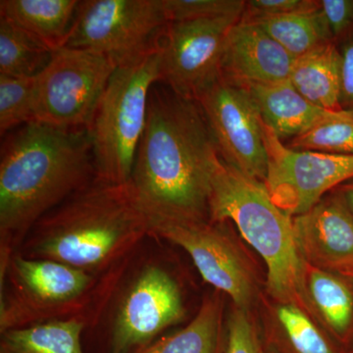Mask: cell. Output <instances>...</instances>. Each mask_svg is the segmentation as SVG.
<instances>
[{
  "label": "cell",
  "instance_id": "1",
  "mask_svg": "<svg viewBox=\"0 0 353 353\" xmlns=\"http://www.w3.org/2000/svg\"><path fill=\"white\" fill-rule=\"evenodd\" d=\"M155 85L130 182L150 218L209 220L214 139L196 101Z\"/></svg>",
  "mask_w": 353,
  "mask_h": 353
},
{
  "label": "cell",
  "instance_id": "2",
  "mask_svg": "<svg viewBox=\"0 0 353 353\" xmlns=\"http://www.w3.org/2000/svg\"><path fill=\"white\" fill-rule=\"evenodd\" d=\"M94 178L87 130L32 122L6 139L0 158L1 277L36 223Z\"/></svg>",
  "mask_w": 353,
  "mask_h": 353
},
{
  "label": "cell",
  "instance_id": "3",
  "mask_svg": "<svg viewBox=\"0 0 353 353\" xmlns=\"http://www.w3.org/2000/svg\"><path fill=\"white\" fill-rule=\"evenodd\" d=\"M150 218L131 182L94 178L36 223L20 255L90 273L122 259L150 234Z\"/></svg>",
  "mask_w": 353,
  "mask_h": 353
},
{
  "label": "cell",
  "instance_id": "4",
  "mask_svg": "<svg viewBox=\"0 0 353 353\" xmlns=\"http://www.w3.org/2000/svg\"><path fill=\"white\" fill-rule=\"evenodd\" d=\"M208 208L211 222H233L264 260L269 296L278 303L296 304L310 314L292 217L274 203L264 183L220 157L211 176Z\"/></svg>",
  "mask_w": 353,
  "mask_h": 353
},
{
  "label": "cell",
  "instance_id": "5",
  "mask_svg": "<svg viewBox=\"0 0 353 353\" xmlns=\"http://www.w3.org/2000/svg\"><path fill=\"white\" fill-rule=\"evenodd\" d=\"M159 83V50L115 69L88 129L95 178L131 181L134 159L148 119V99Z\"/></svg>",
  "mask_w": 353,
  "mask_h": 353
},
{
  "label": "cell",
  "instance_id": "6",
  "mask_svg": "<svg viewBox=\"0 0 353 353\" xmlns=\"http://www.w3.org/2000/svg\"><path fill=\"white\" fill-rule=\"evenodd\" d=\"M169 23L163 0L79 1L64 48L99 55L118 67L157 50Z\"/></svg>",
  "mask_w": 353,
  "mask_h": 353
},
{
  "label": "cell",
  "instance_id": "7",
  "mask_svg": "<svg viewBox=\"0 0 353 353\" xmlns=\"http://www.w3.org/2000/svg\"><path fill=\"white\" fill-rule=\"evenodd\" d=\"M116 68L110 60L87 51H53L50 63L34 78V122L88 131Z\"/></svg>",
  "mask_w": 353,
  "mask_h": 353
},
{
  "label": "cell",
  "instance_id": "8",
  "mask_svg": "<svg viewBox=\"0 0 353 353\" xmlns=\"http://www.w3.org/2000/svg\"><path fill=\"white\" fill-rule=\"evenodd\" d=\"M224 224L150 218V234L185 250L205 282L231 297L236 307L250 311L256 297V275L248 255Z\"/></svg>",
  "mask_w": 353,
  "mask_h": 353
},
{
  "label": "cell",
  "instance_id": "9",
  "mask_svg": "<svg viewBox=\"0 0 353 353\" xmlns=\"http://www.w3.org/2000/svg\"><path fill=\"white\" fill-rule=\"evenodd\" d=\"M243 16L170 22L159 46V83L196 101L219 80L227 34Z\"/></svg>",
  "mask_w": 353,
  "mask_h": 353
},
{
  "label": "cell",
  "instance_id": "10",
  "mask_svg": "<svg viewBox=\"0 0 353 353\" xmlns=\"http://www.w3.org/2000/svg\"><path fill=\"white\" fill-rule=\"evenodd\" d=\"M272 201L292 217L308 212L327 192L353 178V155L292 150L263 123Z\"/></svg>",
  "mask_w": 353,
  "mask_h": 353
},
{
  "label": "cell",
  "instance_id": "11",
  "mask_svg": "<svg viewBox=\"0 0 353 353\" xmlns=\"http://www.w3.org/2000/svg\"><path fill=\"white\" fill-rule=\"evenodd\" d=\"M196 102L221 158L245 175L264 183L268 157L263 122L245 85L220 77Z\"/></svg>",
  "mask_w": 353,
  "mask_h": 353
},
{
  "label": "cell",
  "instance_id": "12",
  "mask_svg": "<svg viewBox=\"0 0 353 353\" xmlns=\"http://www.w3.org/2000/svg\"><path fill=\"white\" fill-rule=\"evenodd\" d=\"M16 296L1 305V333L29 326L32 320L77 303L92 285L88 272L48 259L17 255L11 260Z\"/></svg>",
  "mask_w": 353,
  "mask_h": 353
},
{
  "label": "cell",
  "instance_id": "13",
  "mask_svg": "<svg viewBox=\"0 0 353 353\" xmlns=\"http://www.w3.org/2000/svg\"><path fill=\"white\" fill-rule=\"evenodd\" d=\"M182 294L176 281L159 267L150 266L121 304L114 323L111 353H134L157 334L183 321Z\"/></svg>",
  "mask_w": 353,
  "mask_h": 353
},
{
  "label": "cell",
  "instance_id": "14",
  "mask_svg": "<svg viewBox=\"0 0 353 353\" xmlns=\"http://www.w3.org/2000/svg\"><path fill=\"white\" fill-rule=\"evenodd\" d=\"M297 250L304 263L350 277L353 274V215L340 190L308 212L292 217Z\"/></svg>",
  "mask_w": 353,
  "mask_h": 353
},
{
  "label": "cell",
  "instance_id": "15",
  "mask_svg": "<svg viewBox=\"0 0 353 353\" xmlns=\"http://www.w3.org/2000/svg\"><path fill=\"white\" fill-rule=\"evenodd\" d=\"M294 60L261 28L241 19L228 32L221 78L240 85L289 80Z\"/></svg>",
  "mask_w": 353,
  "mask_h": 353
},
{
  "label": "cell",
  "instance_id": "16",
  "mask_svg": "<svg viewBox=\"0 0 353 353\" xmlns=\"http://www.w3.org/2000/svg\"><path fill=\"white\" fill-rule=\"evenodd\" d=\"M303 292L309 313L341 345L353 338V280L304 263Z\"/></svg>",
  "mask_w": 353,
  "mask_h": 353
},
{
  "label": "cell",
  "instance_id": "17",
  "mask_svg": "<svg viewBox=\"0 0 353 353\" xmlns=\"http://www.w3.org/2000/svg\"><path fill=\"white\" fill-rule=\"evenodd\" d=\"M243 85L252 95L262 122L281 141L301 136L329 111L304 99L289 80Z\"/></svg>",
  "mask_w": 353,
  "mask_h": 353
},
{
  "label": "cell",
  "instance_id": "18",
  "mask_svg": "<svg viewBox=\"0 0 353 353\" xmlns=\"http://www.w3.org/2000/svg\"><path fill=\"white\" fill-rule=\"evenodd\" d=\"M289 81L304 99L324 110H340L341 53L336 43L317 46L296 57Z\"/></svg>",
  "mask_w": 353,
  "mask_h": 353
},
{
  "label": "cell",
  "instance_id": "19",
  "mask_svg": "<svg viewBox=\"0 0 353 353\" xmlns=\"http://www.w3.org/2000/svg\"><path fill=\"white\" fill-rule=\"evenodd\" d=\"M78 4L77 0H1L0 17L55 51L66 44Z\"/></svg>",
  "mask_w": 353,
  "mask_h": 353
},
{
  "label": "cell",
  "instance_id": "20",
  "mask_svg": "<svg viewBox=\"0 0 353 353\" xmlns=\"http://www.w3.org/2000/svg\"><path fill=\"white\" fill-rule=\"evenodd\" d=\"M218 292L208 296L201 308L185 327L165 336L134 353H224V303Z\"/></svg>",
  "mask_w": 353,
  "mask_h": 353
},
{
  "label": "cell",
  "instance_id": "21",
  "mask_svg": "<svg viewBox=\"0 0 353 353\" xmlns=\"http://www.w3.org/2000/svg\"><path fill=\"white\" fill-rule=\"evenodd\" d=\"M85 324L76 319H53L1 333L0 353H83Z\"/></svg>",
  "mask_w": 353,
  "mask_h": 353
},
{
  "label": "cell",
  "instance_id": "22",
  "mask_svg": "<svg viewBox=\"0 0 353 353\" xmlns=\"http://www.w3.org/2000/svg\"><path fill=\"white\" fill-rule=\"evenodd\" d=\"M243 20L259 26L296 58L317 46L334 41L320 3L309 10Z\"/></svg>",
  "mask_w": 353,
  "mask_h": 353
},
{
  "label": "cell",
  "instance_id": "23",
  "mask_svg": "<svg viewBox=\"0 0 353 353\" xmlns=\"http://www.w3.org/2000/svg\"><path fill=\"white\" fill-rule=\"evenodd\" d=\"M271 343L281 353H343L314 318L292 303H276Z\"/></svg>",
  "mask_w": 353,
  "mask_h": 353
},
{
  "label": "cell",
  "instance_id": "24",
  "mask_svg": "<svg viewBox=\"0 0 353 353\" xmlns=\"http://www.w3.org/2000/svg\"><path fill=\"white\" fill-rule=\"evenodd\" d=\"M52 54L43 41L0 17V75L37 78L50 63Z\"/></svg>",
  "mask_w": 353,
  "mask_h": 353
},
{
  "label": "cell",
  "instance_id": "25",
  "mask_svg": "<svg viewBox=\"0 0 353 353\" xmlns=\"http://www.w3.org/2000/svg\"><path fill=\"white\" fill-rule=\"evenodd\" d=\"M288 146L296 150L353 155V109L328 111L307 131L290 139Z\"/></svg>",
  "mask_w": 353,
  "mask_h": 353
},
{
  "label": "cell",
  "instance_id": "26",
  "mask_svg": "<svg viewBox=\"0 0 353 353\" xmlns=\"http://www.w3.org/2000/svg\"><path fill=\"white\" fill-rule=\"evenodd\" d=\"M34 78L0 75V132L34 122Z\"/></svg>",
  "mask_w": 353,
  "mask_h": 353
},
{
  "label": "cell",
  "instance_id": "27",
  "mask_svg": "<svg viewBox=\"0 0 353 353\" xmlns=\"http://www.w3.org/2000/svg\"><path fill=\"white\" fill-rule=\"evenodd\" d=\"M169 22L243 16V0H163Z\"/></svg>",
  "mask_w": 353,
  "mask_h": 353
},
{
  "label": "cell",
  "instance_id": "28",
  "mask_svg": "<svg viewBox=\"0 0 353 353\" xmlns=\"http://www.w3.org/2000/svg\"><path fill=\"white\" fill-rule=\"evenodd\" d=\"M226 333L224 353L264 352L250 311L234 306L228 318Z\"/></svg>",
  "mask_w": 353,
  "mask_h": 353
},
{
  "label": "cell",
  "instance_id": "29",
  "mask_svg": "<svg viewBox=\"0 0 353 353\" xmlns=\"http://www.w3.org/2000/svg\"><path fill=\"white\" fill-rule=\"evenodd\" d=\"M319 6L313 0H250L245 1L243 19L264 16H278L309 10Z\"/></svg>",
  "mask_w": 353,
  "mask_h": 353
},
{
  "label": "cell",
  "instance_id": "30",
  "mask_svg": "<svg viewBox=\"0 0 353 353\" xmlns=\"http://www.w3.org/2000/svg\"><path fill=\"white\" fill-rule=\"evenodd\" d=\"M319 3L336 43L353 31V0H320Z\"/></svg>",
  "mask_w": 353,
  "mask_h": 353
},
{
  "label": "cell",
  "instance_id": "31",
  "mask_svg": "<svg viewBox=\"0 0 353 353\" xmlns=\"http://www.w3.org/2000/svg\"><path fill=\"white\" fill-rule=\"evenodd\" d=\"M340 41L341 106L353 109V31Z\"/></svg>",
  "mask_w": 353,
  "mask_h": 353
},
{
  "label": "cell",
  "instance_id": "32",
  "mask_svg": "<svg viewBox=\"0 0 353 353\" xmlns=\"http://www.w3.org/2000/svg\"><path fill=\"white\" fill-rule=\"evenodd\" d=\"M339 190H340L341 196H343L345 202H347L348 208H350V212L353 215V182L341 185Z\"/></svg>",
  "mask_w": 353,
  "mask_h": 353
},
{
  "label": "cell",
  "instance_id": "33",
  "mask_svg": "<svg viewBox=\"0 0 353 353\" xmlns=\"http://www.w3.org/2000/svg\"><path fill=\"white\" fill-rule=\"evenodd\" d=\"M343 353H353V347L350 348V350H347V352H343Z\"/></svg>",
  "mask_w": 353,
  "mask_h": 353
},
{
  "label": "cell",
  "instance_id": "34",
  "mask_svg": "<svg viewBox=\"0 0 353 353\" xmlns=\"http://www.w3.org/2000/svg\"><path fill=\"white\" fill-rule=\"evenodd\" d=\"M348 278L352 279V280H353V274L352 276H350V277H348Z\"/></svg>",
  "mask_w": 353,
  "mask_h": 353
},
{
  "label": "cell",
  "instance_id": "35",
  "mask_svg": "<svg viewBox=\"0 0 353 353\" xmlns=\"http://www.w3.org/2000/svg\"><path fill=\"white\" fill-rule=\"evenodd\" d=\"M263 353H266V352H264Z\"/></svg>",
  "mask_w": 353,
  "mask_h": 353
}]
</instances>
